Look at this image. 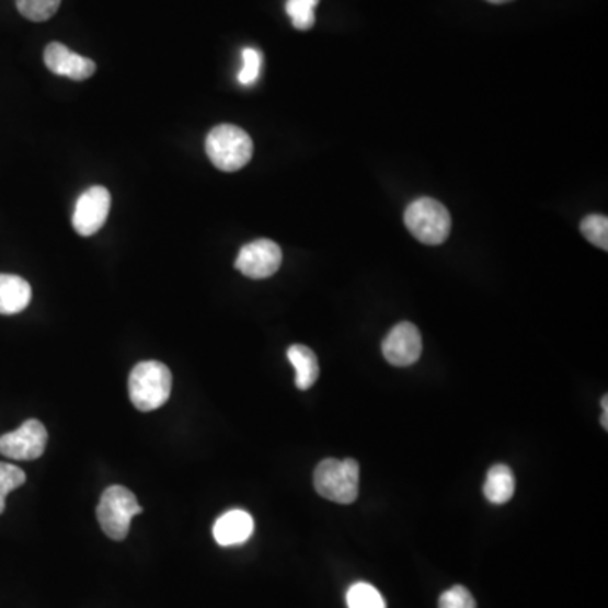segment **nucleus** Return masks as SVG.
<instances>
[{
  "instance_id": "nucleus-23",
  "label": "nucleus",
  "mask_w": 608,
  "mask_h": 608,
  "mask_svg": "<svg viewBox=\"0 0 608 608\" xmlns=\"http://www.w3.org/2000/svg\"><path fill=\"white\" fill-rule=\"evenodd\" d=\"M486 2H492V4H507V2H513V0H486Z\"/></svg>"
},
{
  "instance_id": "nucleus-7",
  "label": "nucleus",
  "mask_w": 608,
  "mask_h": 608,
  "mask_svg": "<svg viewBox=\"0 0 608 608\" xmlns=\"http://www.w3.org/2000/svg\"><path fill=\"white\" fill-rule=\"evenodd\" d=\"M280 262L283 252L279 245L269 239H259L240 249L236 267L251 279H266L279 271Z\"/></svg>"
},
{
  "instance_id": "nucleus-18",
  "label": "nucleus",
  "mask_w": 608,
  "mask_h": 608,
  "mask_svg": "<svg viewBox=\"0 0 608 608\" xmlns=\"http://www.w3.org/2000/svg\"><path fill=\"white\" fill-rule=\"evenodd\" d=\"M583 237L598 249L608 251V218L604 215H588L583 218L580 226Z\"/></svg>"
},
{
  "instance_id": "nucleus-22",
  "label": "nucleus",
  "mask_w": 608,
  "mask_h": 608,
  "mask_svg": "<svg viewBox=\"0 0 608 608\" xmlns=\"http://www.w3.org/2000/svg\"><path fill=\"white\" fill-rule=\"evenodd\" d=\"M601 405H604V420H601V424H604V428H608V395H605L604 401H601Z\"/></svg>"
},
{
  "instance_id": "nucleus-19",
  "label": "nucleus",
  "mask_w": 608,
  "mask_h": 608,
  "mask_svg": "<svg viewBox=\"0 0 608 608\" xmlns=\"http://www.w3.org/2000/svg\"><path fill=\"white\" fill-rule=\"evenodd\" d=\"M242 70L239 73V83L243 87L254 85L262 70V55L254 48H245L242 51Z\"/></svg>"
},
{
  "instance_id": "nucleus-6",
  "label": "nucleus",
  "mask_w": 608,
  "mask_h": 608,
  "mask_svg": "<svg viewBox=\"0 0 608 608\" xmlns=\"http://www.w3.org/2000/svg\"><path fill=\"white\" fill-rule=\"evenodd\" d=\"M48 445V432L45 424L37 420H27L15 432L0 436V455L11 460H37L45 454Z\"/></svg>"
},
{
  "instance_id": "nucleus-3",
  "label": "nucleus",
  "mask_w": 608,
  "mask_h": 608,
  "mask_svg": "<svg viewBox=\"0 0 608 608\" xmlns=\"http://www.w3.org/2000/svg\"><path fill=\"white\" fill-rule=\"evenodd\" d=\"M314 491L336 504H352L358 497L360 467L354 458H326L314 470Z\"/></svg>"
},
{
  "instance_id": "nucleus-16",
  "label": "nucleus",
  "mask_w": 608,
  "mask_h": 608,
  "mask_svg": "<svg viewBox=\"0 0 608 608\" xmlns=\"http://www.w3.org/2000/svg\"><path fill=\"white\" fill-rule=\"evenodd\" d=\"M61 0H15L18 11L33 23H43L56 14Z\"/></svg>"
},
{
  "instance_id": "nucleus-11",
  "label": "nucleus",
  "mask_w": 608,
  "mask_h": 608,
  "mask_svg": "<svg viewBox=\"0 0 608 608\" xmlns=\"http://www.w3.org/2000/svg\"><path fill=\"white\" fill-rule=\"evenodd\" d=\"M254 532V519L245 511H229L218 517L214 526L215 541L220 546H239Z\"/></svg>"
},
{
  "instance_id": "nucleus-21",
  "label": "nucleus",
  "mask_w": 608,
  "mask_h": 608,
  "mask_svg": "<svg viewBox=\"0 0 608 608\" xmlns=\"http://www.w3.org/2000/svg\"><path fill=\"white\" fill-rule=\"evenodd\" d=\"M439 608H477L475 598L464 586L455 585L439 597Z\"/></svg>"
},
{
  "instance_id": "nucleus-17",
  "label": "nucleus",
  "mask_w": 608,
  "mask_h": 608,
  "mask_svg": "<svg viewBox=\"0 0 608 608\" xmlns=\"http://www.w3.org/2000/svg\"><path fill=\"white\" fill-rule=\"evenodd\" d=\"M320 0H288L286 12L291 18L292 26L299 31H308L314 26V8Z\"/></svg>"
},
{
  "instance_id": "nucleus-5",
  "label": "nucleus",
  "mask_w": 608,
  "mask_h": 608,
  "mask_svg": "<svg viewBox=\"0 0 608 608\" xmlns=\"http://www.w3.org/2000/svg\"><path fill=\"white\" fill-rule=\"evenodd\" d=\"M140 513H142V507L137 504L136 495L129 489L112 485L100 498L96 519L108 538L114 541H124L129 535L130 520Z\"/></svg>"
},
{
  "instance_id": "nucleus-8",
  "label": "nucleus",
  "mask_w": 608,
  "mask_h": 608,
  "mask_svg": "<svg viewBox=\"0 0 608 608\" xmlns=\"http://www.w3.org/2000/svg\"><path fill=\"white\" fill-rule=\"evenodd\" d=\"M111 205V193L105 186H92L81 193L74 205L73 229L83 237L99 232L107 221Z\"/></svg>"
},
{
  "instance_id": "nucleus-24",
  "label": "nucleus",
  "mask_w": 608,
  "mask_h": 608,
  "mask_svg": "<svg viewBox=\"0 0 608 608\" xmlns=\"http://www.w3.org/2000/svg\"><path fill=\"white\" fill-rule=\"evenodd\" d=\"M5 511V498H0V514Z\"/></svg>"
},
{
  "instance_id": "nucleus-14",
  "label": "nucleus",
  "mask_w": 608,
  "mask_h": 608,
  "mask_svg": "<svg viewBox=\"0 0 608 608\" xmlns=\"http://www.w3.org/2000/svg\"><path fill=\"white\" fill-rule=\"evenodd\" d=\"M516 492V479L507 464H494L486 473L483 494L492 504H507Z\"/></svg>"
},
{
  "instance_id": "nucleus-20",
  "label": "nucleus",
  "mask_w": 608,
  "mask_h": 608,
  "mask_svg": "<svg viewBox=\"0 0 608 608\" xmlns=\"http://www.w3.org/2000/svg\"><path fill=\"white\" fill-rule=\"evenodd\" d=\"M26 482V473L15 464L0 461V498L8 497L12 491Z\"/></svg>"
},
{
  "instance_id": "nucleus-4",
  "label": "nucleus",
  "mask_w": 608,
  "mask_h": 608,
  "mask_svg": "<svg viewBox=\"0 0 608 608\" xmlns=\"http://www.w3.org/2000/svg\"><path fill=\"white\" fill-rule=\"evenodd\" d=\"M404 223L426 245H441L451 232V215L443 203L433 198L414 199L405 208Z\"/></svg>"
},
{
  "instance_id": "nucleus-13",
  "label": "nucleus",
  "mask_w": 608,
  "mask_h": 608,
  "mask_svg": "<svg viewBox=\"0 0 608 608\" xmlns=\"http://www.w3.org/2000/svg\"><path fill=\"white\" fill-rule=\"evenodd\" d=\"M288 358L296 370V388L299 391L313 388L320 377V365L314 352L307 345H291L288 348Z\"/></svg>"
},
{
  "instance_id": "nucleus-15",
  "label": "nucleus",
  "mask_w": 608,
  "mask_h": 608,
  "mask_svg": "<svg viewBox=\"0 0 608 608\" xmlns=\"http://www.w3.org/2000/svg\"><path fill=\"white\" fill-rule=\"evenodd\" d=\"M348 608H386L382 595L369 583H355L347 592Z\"/></svg>"
},
{
  "instance_id": "nucleus-1",
  "label": "nucleus",
  "mask_w": 608,
  "mask_h": 608,
  "mask_svg": "<svg viewBox=\"0 0 608 608\" xmlns=\"http://www.w3.org/2000/svg\"><path fill=\"white\" fill-rule=\"evenodd\" d=\"M173 388V376L161 362H140L129 376V398L134 408L142 413L159 410L167 404Z\"/></svg>"
},
{
  "instance_id": "nucleus-12",
  "label": "nucleus",
  "mask_w": 608,
  "mask_h": 608,
  "mask_svg": "<svg viewBox=\"0 0 608 608\" xmlns=\"http://www.w3.org/2000/svg\"><path fill=\"white\" fill-rule=\"evenodd\" d=\"M31 284L15 274H0V314H18L30 307Z\"/></svg>"
},
{
  "instance_id": "nucleus-9",
  "label": "nucleus",
  "mask_w": 608,
  "mask_h": 608,
  "mask_svg": "<svg viewBox=\"0 0 608 608\" xmlns=\"http://www.w3.org/2000/svg\"><path fill=\"white\" fill-rule=\"evenodd\" d=\"M421 352H423V339L416 324L410 321L395 324L382 342L383 357L395 367L416 364Z\"/></svg>"
},
{
  "instance_id": "nucleus-10",
  "label": "nucleus",
  "mask_w": 608,
  "mask_h": 608,
  "mask_svg": "<svg viewBox=\"0 0 608 608\" xmlns=\"http://www.w3.org/2000/svg\"><path fill=\"white\" fill-rule=\"evenodd\" d=\"M45 64L53 73L77 81L87 80L96 70V65L93 64L92 59L77 55L61 43H51V45L46 46Z\"/></svg>"
},
{
  "instance_id": "nucleus-2",
  "label": "nucleus",
  "mask_w": 608,
  "mask_h": 608,
  "mask_svg": "<svg viewBox=\"0 0 608 608\" xmlns=\"http://www.w3.org/2000/svg\"><path fill=\"white\" fill-rule=\"evenodd\" d=\"M205 149L215 168L226 173H236L248 167L254 154L251 136L232 124L214 127L205 140Z\"/></svg>"
}]
</instances>
